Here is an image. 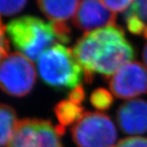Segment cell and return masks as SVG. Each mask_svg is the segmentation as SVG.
<instances>
[{"label": "cell", "instance_id": "cell-18", "mask_svg": "<svg viewBox=\"0 0 147 147\" xmlns=\"http://www.w3.org/2000/svg\"><path fill=\"white\" fill-rule=\"evenodd\" d=\"M113 147H147V138L141 137H127L121 140Z\"/></svg>", "mask_w": 147, "mask_h": 147}, {"label": "cell", "instance_id": "cell-16", "mask_svg": "<svg viewBox=\"0 0 147 147\" xmlns=\"http://www.w3.org/2000/svg\"><path fill=\"white\" fill-rule=\"evenodd\" d=\"M124 16L127 27L131 34L139 35L144 33V30L146 27L145 21H143L140 17L135 15H128Z\"/></svg>", "mask_w": 147, "mask_h": 147}, {"label": "cell", "instance_id": "cell-20", "mask_svg": "<svg viewBox=\"0 0 147 147\" xmlns=\"http://www.w3.org/2000/svg\"><path fill=\"white\" fill-rule=\"evenodd\" d=\"M6 26L2 23L1 24V50H0V56L1 60L6 57L9 54V41L5 35Z\"/></svg>", "mask_w": 147, "mask_h": 147}, {"label": "cell", "instance_id": "cell-21", "mask_svg": "<svg viewBox=\"0 0 147 147\" xmlns=\"http://www.w3.org/2000/svg\"><path fill=\"white\" fill-rule=\"evenodd\" d=\"M142 58H143V61L144 64L146 65V67L147 68V43L145 45L143 52H142Z\"/></svg>", "mask_w": 147, "mask_h": 147}, {"label": "cell", "instance_id": "cell-14", "mask_svg": "<svg viewBox=\"0 0 147 147\" xmlns=\"http://www.w3.org/2000/svg\"><path fill=\"white\" fill-rule=\"evenodd\" d=\"M27 0H0L2 16H11L21 11L26 4Z\"/></svg>", "mask_w": 147, "mask_h": 147}, {"label": "cell", "instance_id": "cell-3", "mask_svg": "<svg viewBox=\"0 0 147 147\" xmlns=\"http://www.w3.org/2000/svg\"><path fill=\"white\" fill-rule=\"evenodd\" d=\"M38 70L45 84L58 90L75 88L83 76V68L73 51L59 43L42 53L38 60Z\"/></svg>", "mask_w": 147, "mask_h": 147}, {"label": "cell", "instance_id": "cell-10", "mask_svg": "<svg viewBox=\"0 0 147 147\" xmlns=\"http://www.w3.org/2000/svg\"><path fill=\"white\" fill-rule=\"evenodd\" d=\"M79 0H37V3L44 16L51 21H61L74 16Z\"/></svg>", "mask_w": 147, "mask_h": 147}, {"label": "cell", "instance_id": "cell-12", "mask_svg": "<svg viewBox=\"0 0 147 147\" xmlns=\"http://www.w3.org/2000/svg\"><path fill=\"white\" fill-rule=\"evenodd\" d=\"M54 113L61 123L65 127L76 123L84 115V108L69 100H63L58 102L54 107Z\"/></svg>", "mask_w": 147, "mask_h": 147}, {"label": "cell", "instance_id": "cell-4", "mask_svg": "<svg viewBox=\"0 0 147 147\" xmlns=\"http://www.w3.org/2000/svg\"><path fill=\"white\" fill-rule=\"evenodd\" d=\"M35 82L34 65L22 53H10L1 60L0 87L6 94L25 96L30 92Z\"/></svg>", "mask_w": 147, "mask_h": 147}, {"label": "cell", "instance_id": "cell-1", "mask_svg": "<svg viewBox=\"0 0 147 147\" xmlns=\"http://www.w3.org/2000/svg\"><path fill=\"white\" fill-rule=\"evenodd\" d=\"M72 51L88 83L92 81L94 73L111 77L135 56L123 29L116 25L85 33Z\"/></svg>", "mask_w": 147, "mask_h": 147}, {"label": "cell", "instance_id": "cell-15", "mask_svg": "<svg viewBox=\"0 0 147 147\" xmlns=\"http://www.w3.org/2000/svg\"><path fill=\"white\" fill-rule=\"evenodd\" d=\"M128 15L137 16L143 21L147 22V0H133L124 14V16Z\"/></svg>", "mask_w": 147, "mask_h": 147}, {"label": "cell", "instance_id": "cell-22", "mask_svg": "<svg viewBox=\"0 0 147 147\" xmlns=\"http://www.w3.org/2000/svg\"><path fill=\"white\" fill-rule=\"evenodd\" d=\"M143 35L145 37V38L147 39V26L146 27V29H145V30H144V33H143Z\"/></svg>", "mask_w": 147, "mask_h": 147}, {"label": "cell", "instance_id": "cell-2", "mask_svg": "<svg viewBox=\"0 0 147 147\" xmlns=\"http://www.w3.org/2000/svg\"><path fill=\"white\" fill-rule=\"evenodd\" d=\"M14 47L32 61L38 60L50 47L61 42L53 21L45 22L30 16H23L11 21L6 26Z\"/></svg>", "mask_w": 147, "mask_h": 147}, {"label": "cell", "instance_id": "cell-11", "mask_svg": "<svg viewBox=\"0 0 147 147\" xmlns=\"http://www.w3.org/2000/svg\"><path fill=\"white\" fill-rule=\"evenodd\" d=\"M18 121L14 109L8 105L0 106V143L2 147L9 145L14 135Z\"/></svg>", "mask_w": 147, "mask_h": 147}, {"label": "cell", "instance_id": "cell-19", "mask_svg": "<svg viewBox=\"0 0 147 147\" xmlns=\"http://www.w3.org/2000/svg\"><path fill=\"white\" fill-rule=\"evenodd\" d=\"M84 98H85V92L81 85L71 90L69 94V100L78 105H81V103L84 101Z\"/></svg>", "mask_w": 147, "mask_h": 147}, {"label": "cell", "instance_id": "cell-8", "mask_svg": "<svg viewBox=\"0 0 147 147\" xmlns=\"http://www.w3.org/2000/svg\"><path fill=\"white\" fill-rule=\"evenodd\" d=\"M115 12L110 10L100 0H81L73 18L76 28L93 31L100 28L115 26Z\"/></svg>", "mask_w": 147, "mask_h": 147}, {"label": "cell", "instance_id": "cell-7", "mask_svg": "<svg viewBox=\"0 0 147 147\" xmlns=\"http://www.w3.org/2000/svg\"><path fill=\"white\" fill-rule=\"evenodd\" d=\"M109 86L112 93L120 99L147 94V68L139 61H130L110 77Z\"/></svg>", "mask_w": 147, "mask_h": 147}, {"label": "cell", "instance_id": "cell-9", "mask_svg": "<svg viewBox=\"0 0 147 147\" xmlns=\"http://www.w3.org/2000/svg\"><path fill=\"white\" fill-rule=\"evenodd\" d=\"M117 122L126 134L140 135L147 131V102L134 99L123 103L117 110Z\"/></svg>", "mask_w": 147, "mask_h": 147}, {"label": "cell", "instance_id": "cell-5", "mask_svg": "<svg viewBox=\"0 0 147 147\" xmlns=\"http://www.w3.org/2000/svg\"><path fill=\"white\" fill-rule=\"evenodd\" d=\"M77 147H113L117 138L114 123L100 112H86L71 128Z\"/></svg>", "mask_w": 147, "mask_h": 147}, {"label": "cell", "instance_id": "cell-13", "mask_svg": "<svg viewBox=\"0 0 147 147\" xmlns=\"http://www.w3.org/2000/svg\"><path fill=\"white\" fill-rule=\"evenodd\" d=\"M90 102L97 110H108L113 104V95L105 88H97L91 94Z\"/></svg>", "mask_w": 147, "mask_h": 147}, {"label": "cell", "instance_id": "cell-17", "mask_svg": "<svg viewBox=\"0 0 147 147\" xmlns=\"http://www.w3.org/2000/svg\"><path fill=\"white\" fill-rule=\"evenodd\" d=\"M105 7L112 11H123L127 10L133 0H100Z\"/></svg>", "mask_w": 147, "mask_h": 147}, {"label": "cell", "instance_id": "cell-6", "mask_svg": "<svg viewBox=\"0 0 147 147\" xmlns=\"http://www.w3.org/2000/svg\"><path fill=\"white\" fill-rule=\"evenodd\" d=\"M60 136L49 120L24 119L18 121L7 147H63Z\"/></svg>", "mask_w": 147, "mask_h": 147}]
</instances>
